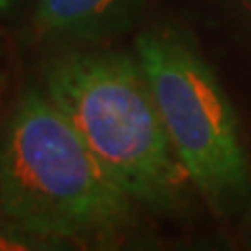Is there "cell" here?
<instances>
[{"mask_svg": "<svg viewBox=\"0 0 251 251\" xmlns=\"http://www.w3.org/2000/svg\"><path fill=\"white\" fill-rule=\"evenodd\" d=\"M134 207L49 94H23L0 130L4 222L40 243H111Z\"/></svg>", "mask_w": 251, "mask_h": 251, "instance_id": "6da1fadb", "label": "cell"}, {"mask_svg": "<svg viewBox=\"0 0 251 251\" xmlns=\"http://www.w3.org/2000/svg\"><path fill=\"white\" fill-rule=\"evenodd\" d=\"M44 92L109 176L140 205H176L191 182L172 149L138 57L74 52L52 63Z\"/></svg>", "mask_w": 251, "mask_h": 251, "instance_id": "7a4b0ae2", "label": "cell"}, {"mask_svg": "<svg viewBox=\"0 0 251 251\" xmlns=\"http://www.w3.org/2000/svg\"><path fill=\"white\" fill-rule=\"evenodd\" d=\"M136 57L191 184L214 207L243 197L251 180L247 153L214 69L191 40L170 27L145 29L136 38Z\"/></svg>", "mask_w": 251, "mask_h": 251, "instance_id": "3957f363", "label": "cell"}, {"mask_svg": "<svg viewBox=\"0 0 251 251\" xmlns=\"http://www.w3.org/2000/svg\"><path fill=\"white\" fill-rule=\"evenodd\" d=\"M145 0H36L34 23L72 40H105L128 29Z\"/></svg>", "mask_w": 251, "mask_h": 251, "instance_id": "277c9868", "label": "cell"}, {"mask_svg": "<svg viewBox=\"0 0 251 251\" xmlns=\"http://www.w3.org/2000/svg\"><path fill=\"white\" fill-rule=\"evenodd\" d=\"M13 4H15V0H0V17H2Z\"/></svg>", "mask_w": 251, "mask_h": 251, "instance_id": "5b68a950", "label": "cell"}, {"mask_svg": "<svg viewBox=\"0 0 251 251\" xmlns=\"http://www.w3.org/2000/svg\"><path fill=\"white\" fill-rule=\"evenodd\" d=\"M2 84H4V77H2V72H0V99H2Z\"/></svg>", "mask_w": 251, "mask_h": 251, "instance_id": "8992f818", "label": "cell"}, {"mask_svg": "<svg viewBox=\"0 0 251 251\" xmlns=\"http://www.w3.org/2000/svg\"><path fill=\"white\" fill-rule=\"evenodd\" d=\"M241 4H243V6H247V9L251 11V0H241Z\"/></svg>", "mask_w": 251, "mask_h": 251, "instance_id": "52a82bcc", "label": "cell"}]
</instances>
